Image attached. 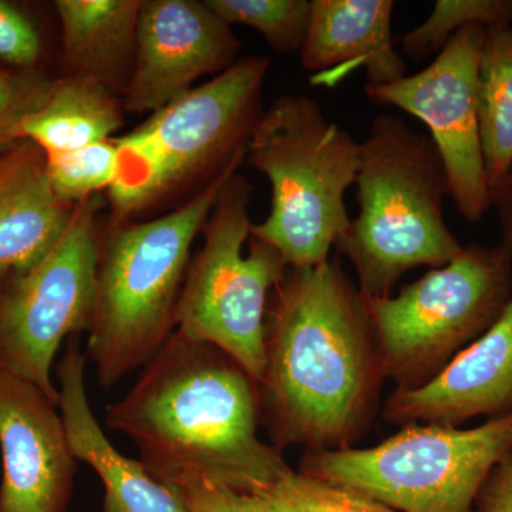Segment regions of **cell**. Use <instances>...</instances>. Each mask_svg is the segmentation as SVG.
Wrapping results in <instances>:
<instances>
[{
	"instance_id": "1",
	"label": "cell",
	"mask_w": 512,
	"mask_h": 512,
	"mask_svg": "<svg viewBox=\"0 0 512 512\" xmlns=\"http://www.w3.org/2000/svg\"><path fill=\"white\" fill-rule=\"evenodd\" d=\"M380 377L365 296L338 259L288 266L266 309L258 384L272 446L350 447L366 427Z\"/></svg>"
},
{
	"instance_id": "2",
	"label": "cell",
	"mask_w": 512,
	"mask_h": 512,
	"mask_svg": "<svg viewBox=\"0 0 512 512\" xmlns=\"http://www.w3.org/2000/svg\"><path fill=\"white\" fill-rule=\"evenodd\" d=\"M259 413L251 376L227 353L175 329L111 404L106 423L133 440L154 477L198 474L252 494L291 471L281 450L259 439Z\"/></svg>"
},
{
	"instance_id": "3",
	"label": "cell",
	"mask_w": 512,
	"mask_h": 512,
	"mask_svg": "<svg viewBox=\"0 0 512 512\" xmlns=\"http://www.w3.org/2000/svg\"><path fill=\"white\" fill-rule=\"evenodd\" d=\"M247 148L175 210L144 222L116 221L99 237L96 298L87 356L100 386L144 367L177 329L190 252Z\"/></svg>"
},
{
	"instance_id": "4",
	"label": "cell",
	"mask_w": 512,
	"mask_h": 512,
	"mask_svg": "<svg viewBox=\"0 0 512 512\" xmlns=\"http://www.w3.org/2000/svg\"><path fill=\"white\" fill-rule=\"evenodd\" d=\"M359 215L336 242L365 298L392 295L406 272L440 268L463 245L444 220L446 168L431 138L394 114H380L360 143Z\"/></svg>"
},
{
	"instance_id": "5",
	"label": "cell",
	"mask_w": 512,
	"mask_h": 512,
	"mask_svg": "<svg viewBox=\"0 0 512 512\" xmlns=\"http://www.w3.org/2000/svg\"><path fill=\"white\" fill-rule=\"evenodd\" d=\"M269 66L266 56L241 57L114 138L120 174L109 197L116 221H131L188 188L200 191L247 148L265 111Z\"/></svg>"
},
{
	"instance_id": "6",
	"label": "cell",
	"mask_w": 512,
	"mask_h": 512,
	"mask_svg": "<svg viewBox=\"0 0 512 512\" xmlns=\"http://www.w3.org/2000/svg\"><path fill=\"white\" fill-rule=\"evenodd\" d=\"M249 165L271 183V211L252 237L281 254L289 268L328 261L350 224L345 194L356 184L360 144L303 94L278 97L249 138Z\"/></svg>"
},
{
	"instance_id": "7",
	"label": "cell",
	"mask_w": 512,
	"mask_h": 512,
	"mask_svg": "<svg viewBox=\"0 0 512 512\" xmlns=\"http://www.w3.org/2000/svg\"><path fill=\"white\" fill-rule=\"evenodd\" d=\"M383 377L417 387L439 375L503 315L512 299V255L470 244L397 296L365 298Z\"/></svg>"
},
{
	"instance_id": "8",
	"label": "cell",
	"mask_w": 512,
	"mask_h": 512,
	"mask_svg": "<svg viewBox=\"0 0 512 512\" xmlns=\"http://www.w3.org/2000/svg\"><path fill=\"white\" fill-rule=\"evenodd\" d=\"M512 450V412L473 429L410 424L379 446L312 451L301 473L345 485L399 512H471Z\"/></svg>"
},
{
	"instance_id": "9",
	"label": "cell",
	"mask_w": 512,
	"mask_h": 512,
	"mask_svg": "<svg viewBox=\"0 0 512 512\" xmlns=\"http://www.w3.org/2000/svg\"><path fill=\"white\" fill-rule=\"evenodd\" d=\"M252 184L235 174L205 222L204 245L188 266L177 309V330L227 353L256 386L265 369L269 292L284 278L281 254L252 237Z\"/></svg>"
},
{
	"instance_id": "10",
	"label": "cell",
	"mask_w": 512,
	"mask_h": 512,
	"mask_svg": "<svg viewBox=\"0 0 512 512\" xmlns=\"http://www.w3.org/2000/svg\"><path fill=\"white\" fill-rule=\"evenodd\" d=\"M96 197L77 202L53 248L20 275L0 276V369L59 406L52 367L63 340L92 326L99 235Z\"/></svg>"
},
{
	"instance_id": "11",
	"label": "cell",
	"mask_w": 512,
	"mask_h": 512,
	"mask_svg": "<svg viewBox=\"0 0 512 512\" xmlns=\"http://www.w3.org/2000/svg\"><path fill=\"white\" fill-rule=\"evenodd\" d=\"M487 28L467 26L434 62L389 84H366L370 100L412 114L429 127L458 214L477 224L493 208L478 123V67Z\"/></svg>"
},
{
	"instance_id": "12",
	"label": "cell",
	"mask_w": 512,
	"mask_h": 512,
	"mask_svg": "<svg viewBox=\"0 0 512 512\" xmlns=\"http://www.w3.org/2000/svg\"><path fill=\"white\" fill-rule=\"evenodd\" d=\"M232 26L198 0H141L133 74L121 103L128 113H154L190 92L202 76H218L238 60Z\"/></svg>"
},
{
	"instance_id": "13",
	"label": "cell",
	"mask_w": 512,
	"mask_h": 512,
	"mask_svg": "<svg viewBox=\"0 0 512 512\" xmlns=\"http://www.w3.org/2000/svg\"><path fill=\"white\" fill-rule=\"evenodd\" d=\"M35 384L0 369V512H63L76 460L62 414Z\"/></svg>"
},
{
	"instance_id": "14",
	"label": "cell",
	"mask_w": 512,
	"mask_h": 512,
	"mask_svg": "<svg viewBox=\"0 0 512 512\" xmlns=\"http://www.w3.org/2000/svg\"><path fill=\"white\" fill-rule=\"evenodd\" d=\"M512 412V299L480 338L461 350L429 382L397 387L384 419L394 424L458 427L477 416Z\"/></svg>"
},
{
	"instance_id": "15",
	"label": "cell",
	"mask_w": 512,
	"mask_h": 512,
	"mask_svg": "<svg viewBox=\"0 0 512 512\" xmlns=\"http://www.w3.org/2000/svg\"><path fill=\"white\" fill-rule=\"evenodd\" d=\"M392 0H312L308 32L299 56L313 83L332 87L346 74L365 69L367 84L380 86L407 76L394 49Z\"/></svg>"
},
{
	"instance_id": "16",
	"label": "cell",
	"mask_w": 512,
	"mask_h": 512,
	"mask_svg": "<svg viewBox=\"0 0 512 512\" xmlns=\"http://www.w3.org/2000/svg\"><path fill=\"white\" fill-rule=\"evenodd\" d=\"M76 338L69 340L57 365L59 409L74 457L89 464L103 481L104 512H188L143 461L123 456L101 430L87 397V355Z\"/></svg>"
},
{
	"instance_id": "17",
	"label": "cell",
	"mask_w": 512,
	"mask_h": 512,
	"mask_svg": "<svg viewBox=\"0 0 512 512\" xmlns=\"http://www.w3.org/2000/svg\"><path fill=\"white\" fill-rule=\"evenodd\" d=\"M73 204L53 192L46 154L19 141L0 154V276L33 268L62 237Z\"/></svg>"
},
{
	"instance_id": "18",
	"label": "cell",
	"mask_w": 512,
	"mask_h": 512,
	"mask_svg": "<svg viewBox=\"0 0 512 512\" xmlns=\"http://www.w3.org/2000/svg\"><path fill=\"white\" fill-rule=\"evenodd\" d=\"M70 76L123 94L136 63L141 0H57Z\"/></svg>"
},
{
	"instance_id": "19",
	"label": "cell",
	"mask_w": 512,
	"mask_h": 512,
	"mask_svg": "<svg viewBox=\"0 0 512 512\" xmlns=\"http://www.w3.org/2000/svg\"><path fill=\"white\" fill-rule=\"evenodd\" d=\"M121 99L99 82L70 76L56 80L46 103L28 117L20 140L36 144L46 156L69 153L110 140L123 126Z\"/></svg>"
},
{
	"instance_id": "20",
	"label": "cell",
	"mask_w": 512,
	"mask_h": 512,
	"mask_svg": "<svg viewBox=\"0 0 512 512\" xmlns=\"http://www.w3.org/2000/svg\"><path fill=\"white\" fill-rule=\"evenodd\" d=\"M478 123L493 194L512 167V25L485 33L478 67Z\"/></svg>"
},
{
	"instance_id": "21",
	"label": "cell",
	"mask_w": 512,
	"mask_h": 512,
	"mask_svg": "<svg viewBox=\"0 0 512 512\" xmlns=\"http://www.w3.org/2000/svg\"><path fill=\"white\" fill-rule=\"evenodd\" d=\"M512 25V0H437L429 18L399 40L403 55L414 62L441 52L467 26Z\"/></svg>"
},
{
	"instance_id": "22",
	"label": "cell",
	"mask_w": 512,
	"mask_h": 512,
	"mask_svg": "<svg viewBox=\"0 0 512 512\" xmlns=\"http://www.w3.org/2000/svg\"><path fill=\"white\" fill-rule=\"evenodd\" d=\"M252 495L271 512H399L353 488L292 470Z\"/></svg>"
},
{
	"instance_id": "23",
	"label": "cell",
	"mask_w": 512,
	"mask_h": 512,
	"mask_svg": "<svg viewBox=\"0 0 512 512\" xmlns=\"http://www.w3.org/2000/svg\"><path fill=\"white\" fill-rule=\"evenodd\" d=\"M229 26L245 25L264 36L278 55L301 50L308 32V0H205Z\"/></svg>"
},
{
	"instance_id": "24",
	"label": "cell",
	"mask_w": 512,
	"mask_h": 512,
	"mask_svg": "<svg viewBox=\"0 0 512 512\" xmlns=\"http://www.w3.org/2000/svg\"><path fill=\"white\" fill-rule=\"evenodd\" d=\"M49 183L57 197L76 205L110 190L120 174V153L114 138L93 146L46 156Z\"/></svg>"
},
{
	"instance_id": "25",
	"label": "cell",
	"mask_w": 512,
	"mask_h": 512,
	"mask_svg": "<svg viewBox=\"0 0 512 512\" xmlns=\"http://www.w3.org/2000/svg\"><path fill=\"white\" fill-rule=\"evenodd\" d=\"M55 83L30 70L0 69V154L22 141L23 123L46 103Z\"/></svg>"
},
{
	"instance_id": "26",
	"label": "cell",
	"mask_w": 512,
	"mask_h": 512,
	"mask_svg": "<svg viewBox=\"0 0 512 512\" xmlns=\"http://www.w3.org/2000/svg\"><path fill=\"white\" fill-rule=\"evenodd\" d=\"M156 478L183 501L188 512H271L255 495L239 493L198 474L173 473Z\"/></svg>"
},
{
	"instance_id": "27",
	"label": "cell",
	"mask_w": 512,
	"mask_h": 512,
	"mask_svg": "<svg viewBox=\"0 0 512 512\" xmlns=\"http://www.w3.org/2000/svg\"><path fill=\"white\" fill-rule=\"evenodd\" d=\"M42 56V39L32 20L0 0V60L30 69Z\"/></svg>"
},
{
	"instance_id": "28",
	"label": "cell",
	"mask_w": 512,
	"mask_h": 512,
	"mask_svg": "<svg viewBox=\"0 0 512 512\" xmlns=\"http://www.w3.org/2000/svg\"><path fill=\"white\" fill-rule=\"evenodd\" d=\"M476 503L480 512H512V450L491 471Z\"/></svg>"
},
{
	"instance_id": "29",
	"label": "cell",
	"mask_w": 512,
	"mask_h": 512,
	"mask_svg": "<svg viewBox=\"0 0 512 512\" xmlns=\"http://www.w3.org/2000/svg\"><path fill=\"white\" fill-rule=\"evenodd\" d=\"M491 200L500 221V245L512 255V167L497 190L491 194Z\"/></svg>"
}]
</instances>
